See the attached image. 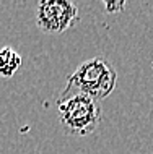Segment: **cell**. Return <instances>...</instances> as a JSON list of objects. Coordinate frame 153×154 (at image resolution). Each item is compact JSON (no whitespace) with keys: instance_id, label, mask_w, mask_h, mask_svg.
<instances>
[{"instance_id":"1","label":"cell","mask_w":153,"mask_h":154,"mask_svg":"<svg viewBox=\"0 0 153 154\" xmlns=\"http://www.w3.org/2000/svg\"><path fill=\"white\" fill-rule=\"evenodd\" d=\"M57 110L64 131L72 136L91 135L101 122L100 102L81 93H62L57 101Z\"/></svg>"},{"instance_id":"2","label":"cell","mask_w":153,"mask_h":154,"mask_svg":"<svg viewBox=\"0 0 153 154\" xmlns=\"http://www.w3.org/2000/svg\"><path fill=\"white\" fill-rule=\"evenodd\" d=\"M117 73L104 59L94 57L78 65V68L69 76L64 94L81 93L94 101H103L113 93Z\"/></svg>"},{"instance_id":"3","label":"cell","mask_w":153,"mask_h":154,"mask_svg":"<svg viewBox=\"0 0 153 154\" xmlns=\"http://www.w3.org/2000/svg\"><path fill=\"white\" fill-rule=\"evenodd\" d=\"M78 7L70 0H41L36 11V24L43 32L60 34L78 21Z\"/></svg>"},{"instance_id":"4","label":"cell","mask_w":153,"mask_h":154,"mask_svg":"<svg viewBox=\"0 0 153 154\" xmlns=\"http://www.w3.org/2000/svg\"><path fill=\"white\" fill-rule=\"evenodd\" d=\"M21 65V55L11 47L0 49V76L11 78Z\"/></svg>"},{"instance_id":"5","label":"cell","mask_w":153,"mask_h":154,"mask_svg":"<svg viewBox=\"0 0 153 154\" xmlns=\"http://www.w3.org/2000/svg\"><path fill=\"white\" fill-rule=\"evenodd\" d=\"M124 7H126L124 2H104V8L107 13H119V11H122Z\"/></svg>"}]
</instances>
